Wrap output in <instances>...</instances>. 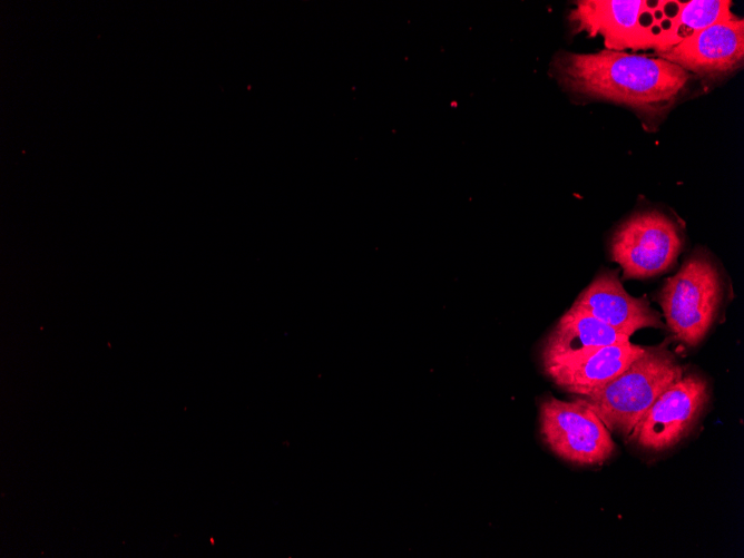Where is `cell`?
I'll use <instances>...</instances> for the list:
<instances>
[{"instance_id":"ba28073f","label":"cell","mask_w":744,"mask_h":558,"mask_svg":"<svg viewBox=\"0 0 744 558\" xmlns=\"http://www.w3.org/2000/svg\"><path fill=\"white\" fill-rule=\"evenodd\" d=\"M687 72L723 75L735 70L744 57V22L734 16L704 28L679 43L656 52Z\"/></svg>"},{"instance_id":"30bf717a","label":"cell","mask_w":744,"mask_h":558,"mask_svg":"<svg viewBox=\"0 0 744 558\" xmlns=\"http://www.w3.org/2000/svg\"><path fill=\"white\" fill-rule=\"evenodd\" d=\"M628 341V335L572 304L544 342L540 352L542 368L566 364L596 349Z\"/></svg>"},{"instance_id":"6da1fadb","label":"cell","mask_w":744,"mask_h":558,"mask_svg":"<svg viewBox=\"0 0 744 558\" xmlns=\"http://www.w3.org/2000/svg\"><path fill=\"white\" fill-rule=\"evenodd\" d=\"M554 72L567 90L644 110L675 101L689 72L659 57L604 49L595 53L560 52Z\"/></svg>"},{"instance_id":"9c48e42d","label":"cell","mask_w":744,"mask_h":558,"mask_svg":"<svg viewBox=\"0 0 744 558\" xmlns=\"http://www.w3.org/2000/svg\"><path fill=\"white\" fill-rule=\"evenodd\" d=\"M574 305L629 337L640 329L666 326L649 302L628 294L617 273L610 270L600 272L578 295Z\"/></svg>"},{"instance_id":"7a4b0ae2","label":"cell","mask_w":744,"mask_h":558,"mask_svg":"<svg viewBox=\"0 0 744 558\" xmlns=\"http://www.w3.org/2000/svg\"><path fill=\"white\" fill-rule=\"evenodd\" d=\"M684 371L665 343L646 346L644 353L613 380L575 399L594 411L609 432L627 439L657 397Z\"/></svg>"},{"instance_id":"5b68a950","label":"cell","mask_w":744,"mask_h":558,"mask_svg":"<svg viewBox=\"0 0 744 558\" xmlns=\"http://www.w3.org/2000/svg\"><path fill=\"white\" fill-rule=\"evenodd\" d=\"M539 433L558 458L576 466H594L608 460L616 450L610 432L598 415L578 400L554 397L538 405Z\"/></svg>"},{"instance_id":"7c38bea8","label":"cell","mask_w":744,"mask_h":558,"mask_svg":"<svg viewBox=\"0 0 744 558\" xmlns=\"http://www.w3.org/2000/svg\"><path fill=\"white\" fill-rule=\"evenodd\" d=\"M731 3L727 0L679 1L662 48L656 52L666 50L716 22L733 18L735 14L731 11Z\"/></svg>"},{"instance_id":"8992f818","label":"cell","mask_w":744,"mask_h":558,"mask_svg":"<svg viewBox=\"0 0 744 558\" xmlns=\"http://www.w3.org/2000/svg\"><path fill=\"white\" fill-rule=\"evenodd\" d=\"M709 397L706 379L698 373L684 371L657 397L627 440L649 452H662L675 447L692 432Z\"/></svg>"},{"instance_id":"277c9868","label":"cell","mask_w":744,"mask_h":558,"mask_svg":"<svg viewBox=\"0 0 744 558\" xmlns=\"http://www.w3.org/2000/svg\"><path fill=\"white\" fill-rule=\"evenodd\" d=\"M724 288L718 266L702 252L689 256L665 281L658 302L677 341L695 346L704 340L718 315Z\"/></svg>"},{"instance_id":"52a82bcc","label":"cell","mask_w":744,"mask_h":558,"mask_svg":"<svg viewBox=\"0 0 744 558\" xmlns=\"http://www.w3.org/2000/svg\"><path fill=\"white\" fill-rule=\"evenodd\" d=\"M682 246V235L673 219L658 211H644L616 229L610 253L624 278H647L669 270Z\"/></svg>"},{"instance_id":"3957f363","label":"cell","mask_w":744,"mask_h":558,"mask_svg":"<svg viewBox=\"0 0 744 558\" xmlns=\"http://www.w3.org/2000/svg\"><path fill=\"white\" fill-rule=\"evenodd\" d=\"M679 1L583 0L569 13L577 32L600 37L608 50L658 51Z\"/></svg>"},{"instance_id":"8fae6325","label":"cell","mask_w":744,"mask_h":558,"mask_svg":"<svg viewBox=\"0 0 744 558\" xmlns=\"http://www.w3.org/2000/svg\"><path fill=\"white\" fill-rule=\"evenodd\" d=\"M645 349L646 346L633 344L630 341L611 344L544 371L560 389L584 397L621 373Z\"/></svg>"}]
</instances>
